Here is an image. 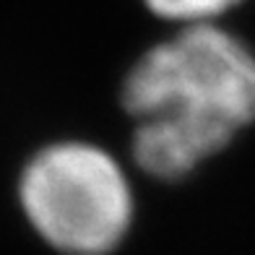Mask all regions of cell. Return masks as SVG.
Here are the masks:
<instances>
[{"mask_svg": "<svg viewBox=\"0 0 255 255\" xmlns=\"http://www.w3.org/2000/svg\"><path fill=\"white\" fill-rule=\"evenodd\" d=\"M31 229L63 255H110L130 232V180L110 151L89 141L39 148L18 180Z\"/></svg>", "mask_w": 255, "mask_h": 255, "instance_id": "cell-2", "label": "cell"}, {"mask_svg": "<svg viewBox=\"0 0 255 255\" xmlns=\"http://www.w3.org/2000/svg\"><path fill=\"white\" fill-rule=\"evenodd\" d=\"M130 151L156 180H180L255 123V52L216 24L182 26L123 78Z\"/></svg>", "mask_w": 255, "mask_h": 255, "instance_id": "cell-1", "label": "cell"}, {"mask_svg": "<svg viewBox=\"0 0 255 255\" xmlns=\"http://www.w3.org/2000/svg\"><path fill=\"white\" fill-rule=\"evenodd\" d=\"M154 16L182 26L214 24V18L232 10L240 0H143Z\"/></svg>", "mask_w": 255, "mask_h": 255, "instance_id": "cell-3", "label": "cell"}]
</instances>
